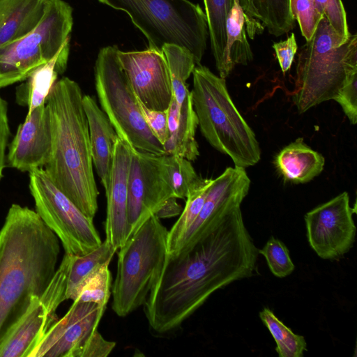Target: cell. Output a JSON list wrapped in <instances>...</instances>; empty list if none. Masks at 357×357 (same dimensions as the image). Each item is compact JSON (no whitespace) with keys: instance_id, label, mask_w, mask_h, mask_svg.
Wrapping results in <instances>:
<instances>
[{"instance_id":"cell-31","label":"cell","mask_w":357,"mask_h":357,"mask_svg":"<svg viewBox=\"0 0 357 357\" xmlns=\"http://www.w3.org/2000/svg\"><path fill=\"white\" fill-rule=\"evenodd\" d=\"M109 264H105L86 276L76 289L72 301L96 303L106 307L112 293Z\"/></svg>"},{"instance_id":"cell-7","label":"cell","mask_w":357,"mask_h":357,"mask_svg":"<svg viewBox=\"0 0 357 357\" xmlns=\"http://www.w3.org/2000/svg\"><path fill=\"white\" fill-rule=\"evenodd\" d=\"M167 233L153 215L117 250L112 307L119 317L145 303L167 255Z\"/></svg>"},{"instance_id":"cell-26","label":"cell","mask_w":357,"mask_h":357,"mask_svg":"<svg viewBox=\"0 0 357 357\" xmlns=\"http://www.w3.org/2000/svg\"><path fill=\"white\" fill-rule=\"evenodd\" d=\"M213 182L212 178L202 177L199 182L188 193L185 204L179 218L167 233V255H176L183 241L196 220Z\"/></svg>"},{"instance_id":"cell-18","label":"cell","mask_w":357,"mask_h":357,"mask_svg":"<svg viewBox=\"0 0 357 357\" xmlns=\"http://www.w3.org/2000/svg\"><path fill=\"white\" fill-rule=\"evenodd\" d=\"M56 320L40 297L33 296L26 312L0 341V357H29Z\"/></svg>"},{"instance_id":"cell-24","label":"cell","mask_w":357,"mask_h":357,"mask_svg":"<svg viewBox=\"0 0 357 357\" xmlns=\"http://www.w3.org/2000/svg\"><path fill=\"white\" fill-rule=\"evenodd\" d=\"M47 0H0V47L31 31L41 20Z\"/></svg>"},{"instance_id":"cell-22","label":"cell","mask_w":357,"mask_h":357,"mask_svg":"<svg viewBox=\"0 0 357 357\" xmlns=\"http://www.w3.org/2000/svg\"><path fill=\"white\" fill-rule=\"evenodd\" d=\"M69 41L70 38L52 59L36 69L26 82L16 89V101L20 105L28 107L27 114L46 103L58 75L65 71L69 54Z\"/></svg>"},{"instance_id":"cell-28","label":"cell","mask_w":357,"mask_h":357,"mask_svg":"<svg viewBox=\"0 0 357 357\" xmlns=\"http://www.w3.org/2000/svg\"><path fill=\"white\" fill-rule=\"evenodd\" d=\"M117 250L105 240L96 249L84 255H70L66 299H73L82 281L105 264H109Z\"/></svg>"},{"instance_id":"cell-25","label":"cell","mask_w":357,"mask_h":357,"mask_svg":"<svg viewBox=\"0 0 357 357\" xmlns=\"http://www.w3.org/2000/svg\"><path fill=\"white\" fill-rule=\"evenodd\" d=\"M226 46L224 54V70L222 78L225 79L236 65H248L252 61L253 54L247 39L245 14L238 0H234L226 20Z\"/></svg>"},{"instance_id":"cell-34","label":"cell","mask_w":357,"mask_h":357,"mask_svg":"<svg viewBox=\"0 0 357 357\" xmlns=\"http://www.w3.org/2000/svg\"><path fill=\"white\" fill-rule=\"evenodd\" d=\"M289 8L294 19L299 24L303 36L306 41L310 40L323 17L317 10L314 0H289Z\"/></svg>"},{"instance_id":"cell-29","label":"cell","mask_w":357,"mask_h":357,"mask_svg":"<svg viewBox=\"0 0 357 357\" xmlns=\"http://www.w3.org/2000/svg\"><path fill=\"white\" fill-rule=\"evenodd\" d=\"M162 51L169 70L173 96L180 106L190 92L186 81L196 66L192 53L187 49L174 44H165Z\"/></svg>"},{"instance_id":"cell-41","label":"cell","mask_w":357,"mask_h":357,"mask_svg":"<svg viewBox=\"0 0 357 357\" xmlns=\"http://www.w3.org/2000/svg\"><path fill=\"white\" fill-rule=\"evenodd\" d=\"M182 210L183 208L178 203L177 198L171 197L155 213V215L159 219L170 218L179 215Z\"/></svg>"},{"instance_id":"cell-32","label":"cell","mask_w":357,"mask_h":357,"mask_svg":"<svg viewBox=\"0 0 357 357\" xmlns=\"http://www.w3.org/2000/svg\"><path fill=\"white\" fill-rule=\"evenodd\" d=\"M163 161L174 197L185 199L202 177L198 176L190 161L183 157L165 154Z\"/></svg>"},{"instance_id":"cell-13","label":"cell","mask_w":357,"mask_h":357,"mask_svg":"<svg viewBox=\"0 0 357 357\" xmlns=\"http://www.w3.org/2000/svg\"><path fill=\"white\" fill-rule=\"evenodd\" d=\"M120 65L137 99L147 108L166 111L173 98L172 80L162 50L117 52Z\"/></svg>"},{"instance_id":"cell-9","label":"cell","mask_w":357,"mask_h":357,"mask_svg":"<svg viewBox=\"0 0 357 357\" xmlns=\"http://www.w3.org/2000/svg\"><path fill=\"white\" fill-rule=\"evenodd\" d=\"M73 8L63 0H47L43 15L28 33L0 47V89L25 81L52 59L70 38Z\"/></svg>"},{"instance_id":"cell-4","label":"cell","mask_w":357,"mask_h":357,"mask_svg":"<svg viewBox=\"0 0 357 357\" xmlns=\"http://www.w3.org/2000/svg\"><path fill=\"white\" fill-rule=\"evenodd\" d=\"M192 75V102L204 137L229 156L235 167L256 165L261 158L259 143L233 102L225 79L201 64L195 67Z\"/></svg>"},{"instance_id":"cell-6","label":"cell","mask_w":357,"mask_h":357,"mask_svg":"<svg viewBox=\"0 0 357 357\" xmlns=\"http://www.w3.org/2000/svg\"><path fill=\"white\" fill-rule=\"evenodd\" d=\"M126 12L144 35L149 47L162 50L165 44L188 50L201 64L208 36L205 13L189 0H98Z\"/></svg>"},{"instance_id":"cell-33","label":"cell","mask_w":357,"mask_h":357,"mask_svg":"<svg viewBox=\"0 0 357 357\" xmlns=\"http://www.w3.org/2000/svg\"><path fill=\"white\" fill-rule=\"evenodd\" d=\"M259 253L265 257L270 271L278 278L289 275L295 268L287 246L273 236L268 240L261 250H259Z\"/></svg>"},{"instance_id":"cell-15","label":"cell","mask_w":357,"mask_h":357,"mask_svg":"<svg viewBox=\"0 0 357 357\" xmlns=\"http://www.w3.org/2000/svg\"><path fill=\"white\" fill-rule=\"evenodd\" d=\"M105 309L96 303L73 301L66 314L50 326L29 357H73L98 329Z\"/></svg>"},{"instance_id":"cell-35","label":"cell","mask_w":357,"mask_h":357,"mask_svg":"<svg viewBox=\"0 0 357 357\" xmlns=\"http://www.w3.org/2000/svg\"><path fill=\"white\" fill-rule=\"evenodd\" d=\"M314 3L318 12L328 20L333 31L344 43L350 33L342 0H314Z\"/></svg>"},{"instance_id":"cell-16","label":"cell","mask_w":357,"mask_h":357,"mask_svg":"<svg viewBox=\"0 0 357 357\" xmlns=\"http://www.w3.org/2000/svg\"><path fill=\"white\" fill-rule=\"evenodd\" d=\"M52 146L50 114L46 103L26 114L8 145L6 165L30 172L47 163Z\"/></svg>"},{"instance_id":"cell-23","label":"cell","mask_w":357,"mask_h":357,"mask_svg":"<svg viewBox=\"0 0 357 357\" xmlns=\"http://www.w3.org/2000/svg\"><path fill=\"white\" fill-rule=\"evenodd\" d=\"M274 163L286 181L297 184L309 182L318 176L324 169L325 159L299 137L277 154Z\"/></svg>"},{"instance_id":"cell-1","label":"cell","mask_w":357,"mask_h":357,"mask_svg":"<svg viewBox=\"0 0 357 357\" xmlns=\"http://www.w3.org/2000/svg\"><path fill=\"white\" fill-rule=\"evenodd\" d=\"M259 254L238 207L192 246L167 255L144 304L151 329L177 330L215 291L252 276Z\"/></svg>"},{"instance_id":"cell-10","label":"cell","mask_w":357,"mask_h":357,"mask_svg":"<svg viewBox=\"0 0 357 357\" xmlns=\"http://www.w3.org/2000/svg\"><path fill=\"white\" fill-rule=\"evenodd\" d=\"M29 173V187L36 211L57 236L65 253L80 256L98 248L102 241L93 219L85 215L56 187L44 169Z\"/></svg>"},{"instance_id":"cell-38","label":"cell","mask_w":357,"mask_h":357,"mask_svg":"<svg viewBox=\"0 0 357 357\" xmlns=\"http://www.w3.org/2000/svg\"><path fill=\"white\" fill-rule=\"evenodd\" d=\"M139 102L147 126L157 139L163 145L167 133V110L151 109L145 107L139 100Z\"/></svg>"},{"instance_id":"cell-30","label":"cell","mask_w":357,"mask_h":357,"mask_svg":"<svg viewBox=\"0 0 357 357\" xmlns=\"http://www.w3.org/2000/svg\"><path fill=\"white\" fill-rule=\"evenodd\" d=\"M259 318L276 342L275 351L280 357H302L307 350L303 336L295 334L268 307L259 312Z\"/></svg>"},{"instance_id":"cell-19","label":"cell","mask_w":357,"mask_h":357,"mask_svg":"<svg viewBox=\"0 0 357 357\" xmlns=\"http://www.w3.org/2000/svg\"><path fill=\"white\" fill-rule=\"evenodd\" d=\"M82 104L88 122L93 165L106 191L110 182L115 145L119 137L92 96L84 95Z\"/></svg>"},{"instance_id":"cell-2","label":"cell","mask_w":357,"mask_h":357,"mask_svg":"<svg viewBox=\"0 0 357 357\" xmlns=\"http://www.w3.org/2000/svg\"><path fill=\"white\" fill-rule=\"evenodd\" d=\"M59 242L36 211L10 206L0 230V341L50 283Z\"/></svg>"},{"instance_id":"cell-5","label":"cell","mask_w":357,"mask_h":357,"mask_svg":"<svg viewBox=\"0 0 357 357\" xmlns=\"http://www.w3.org/2000/svg\"><path fill=\"white\" fill-rule=\"evenodd\" d=\"M357 73V35L344 43L323 16L298 56L293 102L300 114L334 100L347 79Z\"/></svg>"},{"instance_id":"cell-3","label":"cell","mask_w":357,"mask_h":357,"mask_svg":"<svg viewBox=\"0 0 357 357\" xmlns=\"http://www.w3.org/2000/svg\"><path fill=\"white\" fill-rule=\"evenodd\" d=\"M79 84L64 77L47 98L52 146L45 171L87 217L93 219L99 192L93 169L89 132Z\"/></svg>"},{"instance_id":"cell-8","label":"cell","mask_w":357,"mask_h":357,"mask_svg":"<svg viewBox=\"0 0 357 357\" xmlns=\"http://www.w3.org/2000/svg\"><path fill=\"white\" fill-rule=\"evenodd\" d=\"M116 45L100 50L95 63V88L100 108L119 139L130 149L155 155L163 145L147 126L139 102L120 65Z\"/></svg>"},{"instance_id":"cell-27","label":"cell","mask_w":357,"mask_h":357,"mask_svg":"<svg viewBox=\"0 0 357 357\" xmlns=\"http://www.w3.org/2000/svg\"><path fill=\"white\" fill-rule=\"evenodd\" d=\"M211 47L215 66L221 77L226 46V20L234 0H203Z\"/></svg>"},{"instance_id":"cell-40","label":"cell","mask_w":357,"mask_h":357,"mask_svg":"<svg viewBox=\"0 0 357 357\" xmlns=\"http://www.w3.org/2000/svg\"><path fill=\"white\" fill-rule=\"evenodd\" d=\"M9 137L8 105L0 95V181L3 175V169L6 166V149Z\"/></svg>"},{"instance_id":"cell-12","label":"cell","mask_w":357,"mask_h":357,"mask_svg":"<svg viewBox=\"0 0 357 357\" xmlns=\"http://www.w3.org/2000/svg\"><path fill=\"white\" fill-rule=\"evenodd\" d=\"M354 212L344 192L305 215L308 243L320 258L338 260L352 248L356 233Z\"/></svg>"},{"instance_id":"cell-14","label":"cell","mask_w":357,"mask_h":357,"mask_svg":"<svg viewBox=\"0 0 357 357\" xmlns=\"http://www.w3.org/2000/svg\"><path fill=\"white\" fill-rule=\"evenodd\" d=\"M250 183L245 169L235 166L226 168L213 179L202 209L179 252L192 246L212 231L227 214L241 207L248 193Z\"/></svg>"},{"instance_id":"cell-36","label":"cell","mask_w":357,"mask_h":357,"mask_svg":"<svg viewBox=\"0 0 357 357\" xmlns=\"http://www.w3.org/2000/svg\"><path fill=\"white\" fill-rule=\"evenodd\" d=\"M334 100L341 106L350 123L355 125L357 121V73L347 79Z\"/></svg>"},{"instance_id":"cell-20","label":"cell","mask_w":357,"mask_h":357,"mask_svg":"<svg viewBox=\"0 0 357 357\" xmlns=\"http://www.w3.org/2000/svg\"><path fill=\"white\" fill-rule=\"evenodd\" d=\"M198 120L189 92L180 106L173 96L167 109V133L163 144L165 154L178 155L190 161L199 155L195 139Z\"/></svg>"},{"instance_id":"cell-11","label":"cell","mask_w":357,"mask_h":357,"mask_svg":"<svg viewBox=\"0 0 357 357\" xmlns=\"http://www.w3.org/2000/svg\"><path fill=\"white\" fill-rule=\"evenodd\" d=\"M130 151L132 156L128 183V239L155 215L169 198L174 197L164 165L163 155H155L133 149Z\"/></svg>"},{"instance_id":"cell-37","label":"cell","mask_w":357,"mask_h":357,"mask_svg":"<svg viewBox=\"0 0 357 357\" xmlns=\"http://www.w3.org/2000/svg\"><path fill=\"white\" fill-rule=\"evenodd\" d=\"M115 345L114 342L106 340L97 329L75 351L73 357H107Z\"/></svg>"},{"instance_id":"cell-21","label":"cell","mask_w":357,"mask_h":357,"mask_svg":"<svg viewBox=\"0 0 357 357\" xmlns=\"http://www.w3.org/2000/svg\"><path fill=\"white\" fill-rule=\"evenodd\" d=\"M245 14L246 32L254 39L266 27L268 33L279 37L291 31L294 19L289 0H238Z\"/></svg>"},{"instance_id":"cell-17","label":"cell","mask_w":357,"mask_h":357,"mask_svg":"<svg viewBox=\"0 0 357 357\" xmlns=\"http://www.w3.org/2000/svg\"><path fill=\"white\" fill-rule=\"evenodd\" d=\"M130 149L119 138L114 154L111 178L105 191V241L118 250L128 238V176Z\"/></svg>"},{"instance_id":"cell-39","label":"cell","mask_w":357,"mask_h":357,"mask_svg":"<svg viewBox=\"0 0 357 357\" xmlns=\"http://www.w3.org/2000/svg\"><path fill=\"white\" fill-rule=\"evenodd\" d=\"M273 48L283 73L289 70L297 52V43L294 33L284 41L273 43Z\"/></svg>"}]
</instances>
